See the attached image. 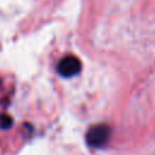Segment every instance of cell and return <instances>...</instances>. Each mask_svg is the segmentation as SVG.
<instances>
[{"instance_id":"obj_2","label":"cell","mask_w":155,"mask_h":155,"mask_svg":"<svg viewBox=\"0 0 155 155\" xmlns=\"http://www.w3.org/2000/svg\"><path fill=\"white\" fill-rule=\"evenodd\" d=\"M57 71L63 78H71L81 71V62L78 57L68 54L63 57L57 64Z\"/></svg>"},{"instance_id":"obj_1","label":"cell","mask_w":155,"mask_h":155,"mask_svg":"<svg viewBox=\"0 0 155 155\" xmlns=\"http://www.w3.org/2000/svg\"><path fill=\"white\" fill-rule=\"evenodd\" d=\"M110 127L108 125L91 126L86 133V142L92 148L104 147L110 138Z\"/></svg>"}]
</instances>
